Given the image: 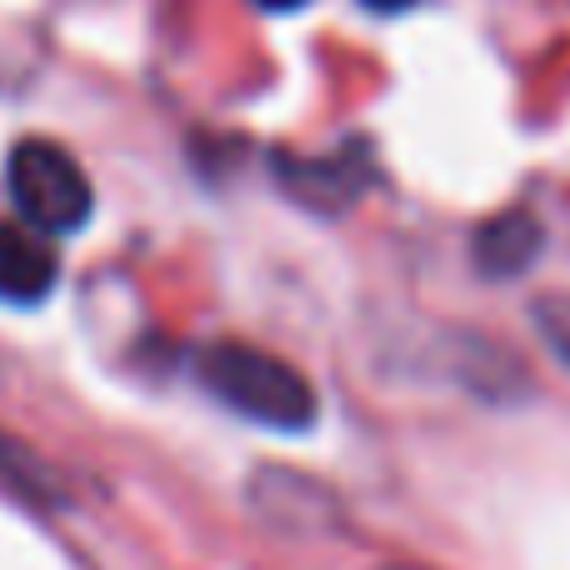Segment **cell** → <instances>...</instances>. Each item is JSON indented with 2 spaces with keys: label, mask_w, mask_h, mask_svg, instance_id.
<instances>
[{
  "label": "cell",
  "mask_w": 570,
  "mask_h": 570,
  "mask_svg": "<svg viewBox=\"0 0 570 570\" xmlns=\"http://www.w3.org/2000/svg\"><path fill=\"white\" fill-rule=\"evenodd\" d=\"M196 375L220 405L271 431H311L315 391L291 361L246 341H210L196 355Z\"/></svg>",
  "instance_id": "obj_1"
},
{
  "label": "cell",
  "mask_w": 570,
  "mask_h": 570,
  "mask_svg": "<svg viewBox=\"0 0 570 570\" xmlns=\"http://www.w3.org/2000/svg\"><path fill=\"white\" fill-rule=\"evenodd\" d=\"M6 186L16 210L46 236H70L90 220V180L76 166L70 150H60L56 140H20L16 156H10Z\"/></svg>",
  "instance_id": "obj_2"
},
{
  "label": "cell",
  "mask_w": 570,
  "mask_h": 570,
  "mask_svg": "<svg viewBox=\"0 0 570 570\" xmlns=\"http://www.w3.org/2000/svg\"><path fill=\"white\" fill-rule=\"evenodd\" d=\"M281 180H285V190H291L295 200H305V206L345 210L375 180V170H371V156H361V146L355 150L345 146L341 156H331V160H291V156H281Z\"/></svg>",
  "instance_id": "obj_3"
},
{
  "label": "cell",
  "mask_w": 570,
  "mask_h": 570,
  "mask_svg": "<svg viewBox=\"0 0 570 570\" xmlns=\"http://www.w3.org/2000/svg\"><path fill=\"white\" fill-rule=\"evenodd\" d=\"M541 246H546V230L541 220L531 216L525 206H511L501 216H491L471 240V256H475V271L491 281H515L541 261Z\"/></svg>",
  "instance_id": "obj_4"
},
{
  "label": "cell",
  "mask_w": 570,
  "mask_h": 570,
  "mask_svg": "<svg viewBox=\"0 0 570 570\" xmlns=\"http://www.w3.org/2000/svg\"><path fill=\"white\" fill-rule=\"evenodd\" d=\"M60 261L36 230L0 220V301L10 305H36L56 291Z\"/></svg>",
  "instance_id": "obj_5"
},
{
  "label": "cell",
  "mask_w": 570,
  "mask_h": 570,
  "mask_svg": "<svg viewBox=\"0 0 570 570\" xmlns=\"http://www.w3.org/2000/svg\"><path fill=\"white\" fill-rule=\"evenodd\" d=\"M535 325H541V335L551 341V351L570 365V295H546V301H535Z\"/></svg>",
  "instance_id": "obj_6"
},
{
  "label": "cell",
  "mask_w": 570,
  "mask_h": 570,
  "mask_svg": "<svg viewBox=\"0 0 570 570\" xmlns=\"http://www.w3.org/2000/svg\"><path fill=\"white\" fill-rule=\"evenodd\" d=\"M365 10H375V16H401V10L421 6V0H361Z\"/></svg>",
  "instance_id": "obj_7"
},
{
  "label": "cell",
  "mask_w": 570,
  "mask_h": 570,
  "mask_svg": "<svg viewBox=\"0 0 570 570\" xmlns=\"http://www.w3.org/2000/svg\"><path fill=\"white\" fill-rule=\"evenodd\" d=\"M261 10H295V6H305V0H256Z\"/></svg>",
  "instance_id": "obj_8"
},
{
  "label": "cell",
  "mask_w": 570,
  "mask_h": 570,
  "mask_svg": "<svg viewBox=\"0 0 570 570\" xmlns=\"http://www.w3.org/2000/svg\"><path fill=\"white\" fill-rule=\"evenodd\" d=\"M395 570H401V566H395Z\"/></svg>",
  "instance_id": "obj_9"
}]
</instances>
